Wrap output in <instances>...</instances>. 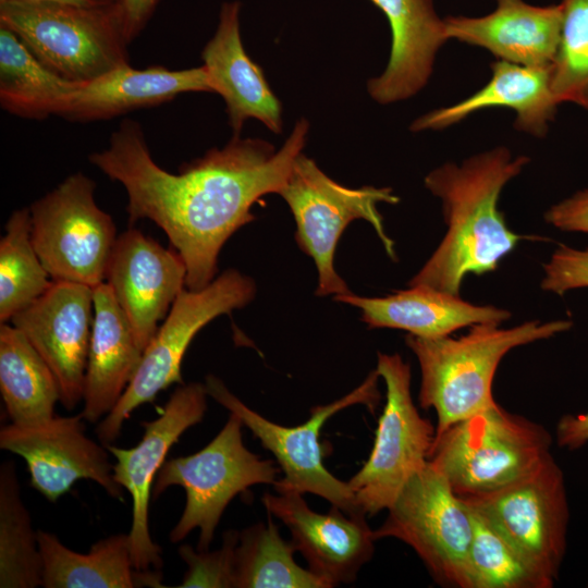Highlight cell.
<instances>
[{"label": "cell", "instance_id": "obj_1", "mask_svg": "<svg viewBox=\"0 0 588 588\" xmlns=\"http://www.w3.org/2000/svg\"><path fill=\"white\" fill-rule=\"evenodd\" d=\"M308 128L299 119L277 151L266 140L233 136L171 173L151 157L142 126L125 119L89 162L124 187L130 225L148 219L163 230L185 262L186 289L200 290L216 278L225 242L255 219L252 206L284 187Z\"/></svg>", "mask_w": 588, "mask_h": 588}, {"label": "cell", "instance_id": "obj_2", "mask_svg": "<svg viewBox=\"0 0 588 588\" xmlns=\"http://www.w3.org/2000/svg\"><path fill=\"white\" fill-rule=\"evenodd\" d=\"M528 162V157L513 158L507 148L497 147L426 175L425 186L441 200L448 231L409 286L460 295L466 274L491 272L523 238L540 240L513 232L498 209L503 187Z\"/></svg>", "mask_w": 588, "mask_h": 588}, {"label": "cell", "instance_id": "obj_3", "mask_svg": "<svg viewBox=\"0 0 588 588\" xmlns=\"http://www.w3.org/2000/svg\"><path fill=\"white\" fill-rule=\"evenodd\" d=\"M499 326L475 324L457 339L406 336L405 342L416 355L421 371L419 404L437 413L436 434L497 405L493 378L507 352L568 331L573 321L531 320L509 329Z\"/></svg>", "mask_w": 588, "mask_h": 588}, {"label": "cell", "instance_id": "obj_4", "mask_svg": "<svg viewBox=\"0 0 588 588\" xmlns=\"http://www.w3.org/2000/svg\"><path fill=\"white\" fill-rule=\"evenodd\" d=\"M540 425L500 405L434 436L428 462L462 499L498 491L532 473L550 453Z\"/></svg>", "mask_w": 588, "mask_h": 588}, {"label": "cell", "instance_id": "obj_5", "mask_svg": "<svg viewBox=\"0 0 588 588\" xmlns=\"http://www.w3.org/2000/svg\"><path fill=\"white\" fill-rule=\"evenodd\" d=\"M0 26L13 32L46 66L73 83L130 64L120 0L97 8L1 0Z\"/></svg>", "mask_w": 588, "mask_h": 588}, {"label": "cell", "instance_id": "obj_6", "mask_svg": "<svg viewBox=\"0 0 588 588\" xmlns=\"http://www.w3.org/2000/svg\"><path fill=\"white\" fill-rule=\"evenodd\" d=\"M255 294L254 280L235 269L225 270L200 290L185 287L144 350L122 397L98 424L100 442L111 444L137 407L152 403L173 383L183 384L182 360L195 335L218 316L249 304Z\"/></svg>", "mask_w": 588, "mask_h": 588}, {"label": "cell", "instance_id": "obj_7", "mask_svg": "<svg viewBox=\"0 0 588 588\" xmlns=\"http://www.w3.org/2000/svg\"><path fill=\"white\" fill-rule=\"evenodd\" d=\"M243 426L231 413L219 433L200 451L163 463L154 482L152 498H159L171 486L183 488L186 494L183 513L169 534L172 543L199 528L197 550H208L231 500L254 485H274L279 479V468L272 461L261 460L244 445Z\"/></svg>", "mask_w": 588, "mask_h": 588}, {"label": "cell", "instance_id": "obj_8", "mask_svg": "<svg viewBox=\"0 0 588 588\" xmlns=\"http://www.w3.org/2000/svg\"><path fill=\"white\" fill-rule=\"evenodd\" d=\"M279 194L295 219V238L299 248L316 264L317 295L351 293L345 281L335 271L333 259L340 236L356 219L368 221L388 255L391 259H396L394 243L388 236L382 216L377 209L379 203L400 201L392 188L343 186L323 173L313 159L301 152Z\"/></svg>", "mask_w": 588, "mask_h": 588}, {"label": "cell", "instance_id": "obj_9", "mask_svg": "<svg viewBox=\"0 0 588 588\" xmlns=\"http://www.w3.org/2000/svg\"><path fill=\"white\" fill-rule=\"evenodd\" d=\"M378 377L377 370L371 371L354 391L330 404L313 407L309 418L295 427L266 419L245 405L213 375L206 377L205 387L210 397L235 414L261 445L274 455L284 474L273 485L277 492L314 493L353 515L364 513L357 506L348 483L334 477L323 465L320 430L331 416L355 404H364L375 413L381 397L377 387Z\"/></svg>", "mask_w": 588, "mask_h": 588}, {"label": "cell", "instance_id": "obj_10", "mask_svg": "<svg viewBox=\"0 0 588 588\" xmlns=\"http://www.w3.org/2000/svg\"><path fill=\"white\" fill-rule=\"evenodd\" d=\"M95 189L90 177L76 172L28 207L33 245L53 281L93 289L105 282L118 234Z\"/></svg>", "mask_w": 588, "mask_h": 588}, {"label": "cell", "instance_id": "obj_11", "mask_svg": "<svg viewBox=\"0 0 588 588\" xmlns=\"http://www.w3.org/2000/svg\"><path fill=\"white\" fill-rule=\"evenodd\" d=\"M388 511L383 524L373 530L376 540L392 537L405 542L437 583L470 588L471 510L440 471L427 462L408 479Z\"/></svg>", "mask_w": 588, "mask_h": 588}, {"label": "cell", "instance_id": "obj_12", "mask_svg": "<svg viewBox=\"0 0 588 588\" xmlns=\"http://www.w3.org/2000/svg\"><path fill=\"white\" fill-rule=\"evenodd\" d=\"M377 372L387 388L368 460L350 479L359 510H388L408 479L428 462L436 428L418 413L411 394V367L399 354H378Z\"/></svg>", "mask_w": 588, "mask_h": 588}, {"label": "cell", "instance_id": "obj_13", "mask_svg": "<svg viewBox=\"0 0 588 588\" xmlns=\"http://www.w3.org/2000/svg\"><path fill=\"white\" fill-rule=\"evenodd\" d=\"M205 384H180L170 395L161 414L144 421L143 437L133 448L122 449L107 444L115 462L114 480L132 498V525L128 532L134 568L139 572L160 571L161 548L152 540L149 530V502L156 477L166 462L170 449L191 427L200 422L207 411Z\"/></svg>", "mask_w": 588, "mask_h": 588}, {"label": "cell", "instance_id": "obj_14", "mask_svg": "<svg viewBox=\"0 0 588 588\" xmlns=\"http://www.w3.org/2000/svg\"><path fill=\"white\" fill-rule=\"evenodd\" d=\"M463 500L556 579L566 551L569 512L564 476L552 455L526 477Z\"/></svg>", "mask_w": 588, "mask_h": 588}, {"label": "cell", "instance_id": "obj_15", "mask_svg": "<svg viewBox=\"0 0 588 588\" xmlns=\"http://www.w3.org/2000/svg\"><path fill=\"white\" fill-rule=\"evenodd\" d=\"M84 421L78 413L34 426L7 425L0 429V448L25 461L29 485L52 503L78 480H93L111 498L123 501L109 451L86 434Z\"/></svg>", "mask_w": 588, "mask_h": 588}, {"label": "cell", "instance_id": "obj_16", "mask_svg": "<svg viewBox=\"0 0 588 588\" xmlns=\"http://www.w3.org/2000/svg\"><path fill=\"white\" fill-rule=\"evenodd\" d=\"M93 321L94 289L61 281L10 321L52 371L68 411L83 401Z\"/></svg>", "mask_w": 588, "mask_h": 588}, {"label": "cell", "instance_id": "obj_17", "mask_svg": "<svg viewBox=\"0 0 588 588\" xmlns=\"http://www.w3.org/2000/svg\"><path fill=\"white\" fill-rule=\"evenodd\" d=\"M185 281V262L173 247L166 248L132 226L118 235L105 282L143 352L186 287Z\"/></svg>", "mask_w": 588, "mask_h": 588}, {"label": "cell", "instance_id": "obj_18", "mask_svg": "<svg viewBox=\"0 0 588 588\" xmlns=\"http://www.w3.org/2000/svg\"><path fill=\"white\" fill-rule=\"evenodd\" d=\"M264 493L262 503L289 528L291 543L304 555L309 569L328 588L353 583L375 550L376 538L366 515H351L333 505L328 513H317L308 507L302 493Z\"/></svg>", "mask_w": 588, "mask_h": 588}, {"label": "cell", "instance_id": "obj_19", "mask_svg": "<svg viewBox=\"0 0 588 588\" xmlns=\"http://www.w3.org/2000/svg\"><path fill=\"white\" fill-rule=\"evenodd\" d=\"M185 93H213L204 65L185 70L151 65L138 70L127 64L78 83L57 115L72 122L108 120L162 105Z\"/></svg>", "mask_w": 588, "mask_h": 588}, {"label": "cell", "instance_id": "obj_20", "mask_svg": "<svg viewBox=\"0 0 588 588\" xmlns=\"http://www.w3.org/2000/svg\"><path fill=\"white\" fill-rule=\"evenodd\" d=\"M238 1L221 5L219 24L201 59L213 93L226 105L233 136H240L248 119H256L273 133L282 131L281 103L262 69L246 53L240 32Z\"/></svg>", "mask_w": 588, "mask_h": 588}, {"label": "cell", "instance_id": "obj_21", "mask_svg": "<svg viewBox=\"0 0 588 588\" xmlns=\"http://www.w3.org/2000/svg\"><path fill=\"white\" fill-rule=\"evenodd\" d=\"M483 16H448L449 39L482 47L500 60L526 65H550L560 41L561 3L534 5L524 0H495Z\"/></svg>", "mask_w": 588, "mask_h": 588}, {"label": "cell", "instance_id": "obj_22", "mask_svg": "<svg viewBox=\"0 0 588 588\" xmlns=\"http://www.w3.org/2000/svg\"><path fill=\"white\" fill-rule=\"evenodd\" d=\"M388 19L391 53L384 72L368 82L369 95L387 105L407 99L428 82L440 47L449 38L432 0H369Z\"/></svg>", "mask_w": 588, "mask_h": 588}, {"label": "cell", "instance_id": "obj_23", "mask_svg": "<svg viewBox=\"0 0 588 588\" xmlns=\"http://www.w3.org/2000/svg\"><path fill=\"white\" fill-rule=\"evenodd\" d=\"M491 78L482 88L460 102L416 119L411 130H443L476 111L504 107L516 112L517 130L543 137L559 105L551 90L550 65L526 66L498 60L491 63Z\"/></svg>", "mask_w": 588, "mask_h": 588}, {"label": "cell", "instance_id": "obj_24", "mask_svg": "<svg viewBox=\"0 0 588 588\" xmlns=\"http://www.w3.org/2000/svg\"><path fill=\"white\" fill-rule=\"evenodd\" d=\"M334 299L357 307L369 328L401 329L420 338L446 336L479 323L501 324L511 317L506 309L475 305L427 285H413L384 297L347 293L335 295Z\"/></svg>", "mask_w": 588, "mask_h": 588}, {"label": "cell", "instance_id": "obj_25", "mask_svg": "<svg viewBox=\"0 0 588 588\" xmlns=\"http://www.w3.org/2000/svg\"><path fill=\"white\" fill-rule=\"evenodd\" d=\"M131 324L106 282L94 287V321L81 415L97 422L125 392L142 359Z\"/></svg>", "mask_w": 588, "mask_h": 588}, {"label": "cell", "instance_id": "obj_26", "mask_svg": "<svg viewBox=\"0 0 588 588\" xmlns=\"http://www.w3.org/2000/svg\"><path fill=\"white\" fill-rule=\"evenodd\" d=\"M45 588H133L148 586L149 572L134 568L128 534L99 539L78 553L45 530H37Z\"/></svg>", "mask_w": 588, "mask_h": 588}, {"label": "cell", "instance_id": "obj_27", "mask_svg": "<svg viewBox=\"0 0 588 588\" xmlns=\"http://www.w3.org/2000/svg\"><path fill=\"white\" fill-rule=\"evenodd\" d=\"M0 391L11 424L34 426L52 419L60 402L56 378L13 324H0Z\"/></svg>", "mask_w": 588, "mask_h": 588}, {"label": "cell", "instance_id": "obj_28", "mask_svg": "<svg viewBox=\"0 0 588 588\" xmlns=\"http://www.w3.org/2000/svg\"><path fill=\"white\" fill-rule=\"evenodd\" d=\"M46 66L10 29L0 26V103L23 119L57 115L77 86Z\"/></svg>", "mask_w": 588, "mask_h": 588}, {"label": "cell", "instance_id": "obj_29", "mask_svg": "<svg viewBox=\"0 0 588 588\" xmlns=\"http://www.w3.org/2000/svg\"><path fill=\"white\" fill-rule=\"evenodd\" d=\"M271 518L240 532L234 556V588H327L309 568L294 560Z\"/></svg>", "mask_w": 588, "mask_h": 588}, {"label": "cell", "instance_id": "obj_30", "mask_svg": "<svg viewBox=\"0 0 588 588\" xmlns=\"http://www.w3.org/2000/svg\"><path fill=\"white\" fill-rule=\"evenodd\" d=\"M42 586L37 531L22 499L15 464L0 466V587Z\"/></svg>", "mask_w": 588, "mask_h": 588}, {"label": "cell", "instance_id": "obj_31", "mask_svg": "<svg viewBox=\"0 0 588 588\" xmlns=\"http://www.w3.org/2000/svg\"><path fill=\"white\" fill-rule=\"evenodd\" d=\"M52 283L32 242L29 209L13 211L0 240V323L11 321Z\"/></svg>", "mask_w": 588, "mask_h": 588}, {"label": "cell", "instance_id": "obj_32", "mask_svg": "<svg viewBox=\"0 0 588 588\" xmlns=\"http://www.w3.org/2000/svg\"><path fill=\"white\" fill-rule=\"evenodd\" d=\"M473 514L469 549L470 588H550L555 579L543 572L468 504Z\"/></svg>", "mask_w": 588, "mask_h": 588}, {"label": "cell", "instance_id": "obj_33", "mask_svg": "<svg viewBox=\"0 0 588 588\" xmlns=\"http://www.w3.org/2000/svg\"><path fill=\"white\" fill-rule=\"evenodd\" d=\"M560 41L551 68V90L560 105L588 110V0H562Z\"/></svg>", "mask_w": 588, "mask_h": 588}, {"label": "cell", "instance_id": "obj_34", "mask_svg": "<svg viewBox=\"0 0 588 588\" xmlns=\"http://www.w3.org/2000/svg\"><path fill=\"white\" fill-rule=\"evenodd\" d=\"M240 532L228 530L223 535L222 547L216 551L194 550L183 544L177 552L186 563L187 571L177 587L234 588V556Z\"/></svg>", "mask_w": 588, "mask_h": 588}, {"label": "cell", "instance_id": "obj_35", "mask_svg": "<svg viewBox=\"0 0 588 588\" xmlns=\"http://www.w3.org/2000/svg\"><path fill=\"white\" fill-rule=\"evenodd\" d=\"M543 291L563 295L568 291L588 287V248L578 249L559 244L550 260L543 265Z\"/></svg>", "mask_w": 588, "mask_h": 588}, {"label": "cell", "instance_id": "obj_36", "mask_svg": "<svg viewBox=\"0 0 588 588\" xmlns=\"http://www.w3.org/2000/svg\"><path fill=\"white\" fill-rule=\"evenodd\" d=\"M544 219L561 231L588 233V188L551 206Z\"/></svg>", "mask_w": 588, "mask_h": 588}, {"label": "cell", "instance_id": "obj_37", "mask_svg": "<svg viewBox=\"0 0 588 588\" xmlns=\"http://www.w3.org/2000/svg\"><path fill=\"white\" fill-rule=\"evenodd\" d=\"M159 1L160 0H120L124 21V32L128 42H132L145 28Z\"/></svg>", "mask_w": 588, "mask_h": 588}, {"label": "cell", "instance_id": "obj_38", "mask_svg": "<svg viewBox=\"0 0 588 588\" xmlns=\"http://www.w3.org/2000/svg\"><path fill=\"white\" fill-rule=\"evenodd\" d=\"M556 440L560 446L576 450L588 443V411L565 415L556 425Z\"/></svg>", "mask_w": 588, "mask_h": 588}, {"label": "cell", "instance_id": "obj_39", "mask_svg": "<svg viewBox=\"0 0 588 588\" xmlns=\"http://www.w3.org/2000/svg\"><path fill=\"white\" fill-rule=\"evenodd\" d=\"M30 1L50 2V3H59V4H70V5L87 7V8H97V7H107V5L114 4L119 0H30Z\"/></svg>", "mask_w": 588, "mask_h": 588}]
</instances>
